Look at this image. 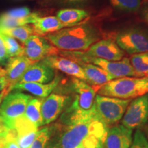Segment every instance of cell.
<instances>
[{
	"label": "cell",
	"instance_id": "32",
	"mask_svg": "<svg viewBox=\"0 0 148 148\" xmlns=\"http://www.w3.org/2000/svg\"><path fill=\"white\" fill-rule=\"evenodd\" d=\"M8 58L6 49H5L4 40H3L2 36L0 34V62L2 64H5Z\"/></svg>",
	"mask_w": 148,
	"mask_h": 148
},
{
	"label": "cell",
	"instance_id": "39",
	"mask_svg": "<svg viewBox=\"0 0 148 148\" xmlns=\"http://www.w3.org/2000/svg\"><path fill=\"white\" fill-rule=\"evenodd\" d=\"M145 78H146V79H147V80L148 81V75H146V76H145Z\"/></svg>",
	"mask_w": 148,
	"mask_h": 148
},
{
	"label": "cell",
	"instance_id": "9",
	"mask_svg": "<svg viewBox=\"0 0 148 148\" xmlns=\"http://www.w3.org/2000/svg\"><path fill=\"white\" fill-rule=\"evenodd\" d=\"M148 121V93L135 98L127 106L121 124L133 130L143 126Z\"/></svg>",
	"mask_w": 148,
	"mask_h": 148
},
{
	"label": "cell",
	"instance_id": "20",
	"mask_svg": "<svg viewBox=\"0 0 148 148\" xmlns=\"http://www.w3.org/2000/svg\"><path fill=\"white\" fill-rule=\"evenodd\" d=\"M60 82V77L55 76L52 81L47 84L36 82L17 83L14 85L12 90H25L40 98L47 97L57 87Z\"/></svg>",
	"mask_w": 148,
	"mask_h": 148
},
{
	"label": "cell",
	"instance_id": "12",
	"mask_svg": "<svg viewBox=\"0 0 148 148\" xmlns=\"http://www.w3.org/2000/svg\"><path fill=\"white\" fill-rule=\"evenodd\" d=\"M71 100L70 96L56 93H51L44 99L40 109L42 125L54 121L65 110Z\"/></svg>",
	"mask_w": 148,
	"mask_h": 148
},
{
	"label": "cell",
	"instance_id": "29",
	"mask_svg": "<svg viewBox=\"0 0 148 148\" xmlns=\"http://www.w3.org/2000/svg\"><path fill=\"white\" fill-rule=\"evenodd\" d=\"M130 148H148V139L141 130L136 129Z\"/></svg>",
	"mask_w": 148,
	"mask_h": 148
},
{
	"label": "cell",
	"instance_id": "24",
	"mask_svg": "<svg viewBox=\"0 0 148 148\" xmlns=\"http://www.w3.org/2000/svg\"><path fill=\"white\" fill-rule=\"evenodd\" d=\"M0 32L10 36L13 37V38L19 40L20 42H21L23 44L27 41V40L28 39L31 35L35 34L34 28L30 24L12 27V28L0 29Z\"/></svg>",
	"mask_w": 148,
	"mask_h": 148
},
{
	"label": "cell",
	"instance_id": "25",
	"mask_svg": "<svg viewBox=\"0 0 148 148\" xmlns=\"http://www.w3.org/2000/svg\"><path fill=\"white\" fill-rule=\"evenodd\" d=\"M130 61L138 77L148 75V51L131 55Z\"/></svg>",
	"mask_w": 148,
	"mask_h": 148
},
{
	"label": "cell",
	"instance_id": "10",
	"mask_svg": "<svg viewBox=\"0 0 148 148\" xmlns=\"http://www.w3.org/2000/svg\"><path fill=\"white\" fill-rule=\"evenodd\" d=\"M23 55L33 63L39 62L49 56L58 55L59 49L54 47L45 36L32 34L23 44Z\"/></svg>",
	"mask_w": 148,
	"mask_h": 148
},
{
	"label": "cell",
	"instance_id": "21",
	"mask_svg": "<svg viewBox=\"0 0 148 148\" xmlns=\"http://www.w3.org/2000/svg\"><path fill=\"white\" fill-rule=\"evenodd\" d=\"M90 13L83 8H65L59 10L56 17L61 22L69 24L71 26L84 23L85 20L89 18Z\"/></svg>",
	"mask_w": 148,
	"mask_h": 148
},
{
	"label": "cell",
	"instance_id": "28",
	"mask_svg": "<svg viewBox=\"0 0 148 148\" xmlns=\"http://www.w3.org/2000/svg\"><path fill=\"white\" fill-rule=\"evenodd\" d=\"M53 4L58 6L65 8H83L89 5L92 0H49Z\"/></svg>",
	"mask_w": 148,
	"mask_h": 148
},
{
	"label": "cell",
	"instance_id": "35",
	"mask_svg": "<svg viewBox=\"0 0 148 148\" xmlns=\"http://www.w3.org/2000/svg\"><path fill=\"white\" fill-rule=\"evenodd\" d=\"M9 129L11 128H9V127L6 125V124L4 123V121L0 118V133L6 132V131H8Z\"/></svg>",
	"mask_w": 148,
	"mask_h": 148
},
{
	"label": "cell",
	"instance_id": "4",
	"mask_svg": "<svg viewBox=\"0 0 148 148\" xmlns=\"http://www.w3.org/2000/svg\"><path fill=\"white\" fill-rule=\"evenodd\" d=\"M97 92L107 97L132 99L148 93V81L145 77H120L103 84Z\"/></svg>",
	"mask_w": 148,
	"mask_h": 148
},
{
	"label": "cell",
	"instance_id": "38",
	"mask_svg": "<svg viewBox=\"0 0 148 148\" xmlns=\"http://www.w3.org/2000/svg\"><path fill=\"white\" fill-rule=\"evenodd\" d=\"M99 148H106V147H105V146H104V144H103V145H101L99 146Z\"/></svg>",
	"mask_w": 148,
	"mask_h": 148
},
{
	"label": "cell",
	"instance_id": "27",
	"mask_svg": "<svg viewBox=\"0 0 148 148\" xmlns=\"http://www.w3.org/2000/svg\"><path fill=\"white\" fill-rule=\"evenodd\" d=\"M50 135V127H45L39 130L30 148H46Z\"/></svg>",
	"mask_w": 148,
	"mask_h": 148
},
{
	"label": "cell",
	"instance_id": "8",
	"mask_svg": "<svg viewBox=\"0 0 148 148\" xmlns=\"http://www.w3.org/2000/svg\"><path fill=\"white\" fill-rule=\"evenodd\" d=\"M32 96L19 91L8 93L0 106V118L9 128H14V122L23 115Z\"/></svg>",
	"mask_w": 148,
	"mask_h": 148
},
{
	"label": "cell",
	"instance_id": "37",
	"mask_svg": "<svg viewBox=\"0 0 148 148\" xmlns=\"http://www.w3.org/2000/svg\"><path fill=\"white\" fill-rule=\"evenodd\" d=\"M75 148H95V147H92L91 146H89V145H82V146H79V147H75Z\"/></svg>",
	"mask_w": 148,
	"mask_h": 148
},
{
	"label": "cell",
	"instance_id": "18",
	"mask_svg": "<svg viewBox=\"0 0 148 148\" xmlns=\"http://www.w3.org/2000/svg\"><path fill=\"white\" fill-rule=\"evenodd\" d=\"M75 62H77L83 69L86 77L85 82H87L92 87L95 88L97 92L101 86L112 79H114L108 72L95 64L86 63L81 61H75Z\"/></svg>",
	"mask_w": 148,
	"mask_h": 148
},
{
	"label": "cell",
	"instance_id": "14",
	"mask_svg": "<svg viewBox=\"0 0 148 148\" xmlns=\"http://www.w3.org/2000/svg\"><path fill=\"white\" fill-rule=\"evenodd\" d=\"M40 61L54 70H58L73 77L86 81V77L81 66L71 59L58 55H53L46 57Z\"/></svg>",
	"mask_w": 148,
	"mask_h": 148
},
{
	"label": "cell",
	"instance_id": "5",
	"mask_svg": "<svg viewBox=\"0 0 148 148\" xmlns=\"http://www.w3.org/2000/svg\"><path fill=\"white\" fill-rule=\"evenodd\" d=\"M131 101L97 95L95 99L96 119L108 128L117 124Z\"/></svg>",
	"mask_w": 148,
	"mask_h": 148
},
{
	"label": "cell",
	"instance_id": "17",
	"mask_svg": "<svg viewBox=\"0 0 148 148\" xmlns=\"http://www.w3.org/2000/svg\"><path fill=\"white\" fill-rule=\"evenodd\" d=\"M14 128L17 134L20 148H30L36 136L38 127L29 121L23 114L16 119Z\"/></svg>",
	"mask_w": 148,
	"mask_h": 148
},
{
	"label": "cell",
	"instance_id": "40",
	"mask_svg": "<svg viewBox=\"0 0 148 148\" xmlns=\"http://www.w3.org/2000/svg\"><path fill=\"white\" fill-rule=\"evenodd\" d=\"M147 139H148V133H147Z\"/></svg>",
	"mask_w": 148,
	"mask_h": 148
},
{
	"label": "cell",
	"instance_id": "7",
	"mask_svg": "<svg viewBox=\"0 0 148 148\" xmlns=\"http://www.w3.org/2000/svg\"><path fill=\"white\" fill-rule=\"evenodd\" d=\"M114 39L122 50L130 55L148 51V30L140 26L122 28L116 33Z\"/></svg>",
	"mask_w": 148,
	"mask_h": 148
},
{
	"label": "cell",
	"instance_id": "1",
	"mask_svg": "<svg viewBox=\"0 0 148 148\" xmlns=\"http://www.w3.org/2000/svg\"><path fill=\"white\" fill-rule=\"evenodd\" d=\"M49 127L46 148H75L84 145L99 148L104 144L108 130L97 119L69 125L58 122Z\"/></svg>",
	"mask_w": 148,
	"mask_h": 148
},
{
	"label": "cell",
	"instance_id": "16",
	"mask_svg": "<svg viewBox=\"0 0 148 148\" xmlns=\"http://www.w3.org/2000/svg\"><path fill=\"white\" fill-rule=\"evenodd\" d=\"M55 77V70L42 61L32 64L18 83L36 82L47 84ZM17 84V83H16Z\"/></svg>",
	"mask_w": 148,
	"mask_h": 148
},
{
	"label": "cell",
	"instance_id": "26",
	"mask_svg": "<svg viewBox=\"0 0 148 148\" xmlns=\"http://www.w3.org/2000/svg\"><path fill=\"white\" fill-rule=\"evenodd\" d=\"M0 34H1L3 40H4L5 49H6L8 58H12V57L23 55V45H20L13 37L3 34L1 32H0Z\"/></svg>",
	"mask_w": 148,
	"mask_h": 148
},
{
	"label": "cell",
	"instance_id": "22",
	"mask_svg": "<svg viewBox=\"0 0 148 148\" xmlns=\"http://www.w3.org/2000/svg\"><path fill=\"white\" fill-rule=\"evenodd\" d=\"M43 98H32L27 103L23 115L26 119L36 127L42 126L41 105Z\"/></svg>",
	"mask_w": 148,
	"mask_h": 148
},
{
	"label": "cell",
	"instance_id": "30",
	"mask_svg": "<svg viewBox=\"0 0 148 148\" xmlns=\"http://www.w3.org/2000/svg\"><path fill=\"white\" fill-rule=\"evenodd\" d=\"M5 148H20L18 143L17 134L14 128L8 130L7 132Z\"/></svg>",
	"mask_w": 148,
	"mask_h": 148
},
{
	"label": "cell",
	"instance_id": "6",
	"mask_svg": "<svg viewBox=\"0 0 148 148\" xmlns=\"http://www.w3.org/2000/svg\"><path fill=\"white\" fill-rule=\"evenodd\" d=\"M62 53L64 56L73 58L74 61H81L95 64L108 72L114 79L123 77H138L130 63V58L127 57H123L119 61H110L99 58L85 56L81 51H59V55Z\"/></svg>",
	"mask_w": 148,
	"mask_h": 148
},
{
	"label": "cell",
	"instance_id": "3",
	"mask_svg": "<svg viewBox=\"0 0 148 148\" xmlns=\"http://www.w3.org/2000/svg\"><path fill=\"white\" fill-rule=\"evenodd\" d=\"M100 29L84 22L66 27L45 36L52 45L61 51H84L101 39Z\"/></svg>",
	"mask_w": 148,
	"mask_h": 148
},
{
	"label": "cell",
	"instance_id": "13",
	"mask_svg": "<svg viewBox=\"0 0 148 148\" xmlns=\"http://www.w3.org/2000/svg\"><path fill=\"white\" fill-rule=\"evenodd\" d=\"M34 64L24 55L10 58L5 69L0 67V77H3L8 84V90H12L14 85L18 83L27 69Z\"/></svg>",
	"mask_w": 148,
	"mask_h": 148
},
{
	"label": "cell",
	"instance_id": "15",
	"mask_svg": "<svg viewBox=\"0 0 148 148\" xmlns=\"http://www.w3.org/2000/svg\"><path fill=\"white\" fill-rule=\"evenodd\" d=\"M132 143V130L122 124L109 127L104 142L106 148H130Z\"/></svg>",
	"mask_w": 148,
	"mask_h": 148
},
{
	"label": "cell",
	"instance_id": "41",
	"mask_svg": "<svg viewBox=\"0 0 148 148\" xmlns=\"http://www.w3.org/2000/svg\"><path fill=\"white\" fill-rule=\"evenodd\" d=\"M147 1H148V0H147Z\"/></svg>",
	"mask_w": 148,
	"mask_h": 148
},
{
	"label": "cell",
	"instance_id": "31",
	"mask_svg": "<svg viewBox=\"0 0 148 148\" xmlns=\"http://www.w3.org/2000/svg\"><path fill=\"white\" fill-rule=\"evenodd\" d=\"M138 12L141 19L148 24V1L147 0H143Z\"/></svg>",
	"mask_w": 148,
	"mask_h": 148
},
{
	"label": "cell",
	"instance_id": "34",
	"mask_svg": "<svg viewBox=\"0 0 148 148\" xmlns=\"http://www.w3.org/2000/svg\"><path fill=\"white\" fill-rule=\"evenodd\" d=\"M4 88H8V84L4 77H0V91L3 90Z\"/></svg>",
	"mask_w": 148,
	"mask_h": 148
},
{
	"label": "cell",
	"instance_id": "2",
	"mask_svg": "<svg viewBox=\"0 0 148 148\" xmlns=\"http://www.w3.org/2000/svg\"><path fill=\"white\" fill-rule=\"evenodd\" d=\"M71 90L75 92L73 100L70 101L62 114L58 123L69 125L96 119L95 99L97 90L82 79L73 77Z\"/></svg>",
	"mask_w": 148,
	"mask_h": 148
},
{
	"label": "cell",
	"instance_id": "19",
	"mask_svg": "<svg viewBox=\"0 0 148 148\" xmlns=\"http://www.w3.org/2000/svg\"><path fill=\"white\" fill-rule=\"evenodd\" d=\"M34 34L40 36H47V34L56 32L66 27H72L69 24L61 22L56 16H38L32 24Z\"/></svg>",
	"mask_w": 148,
	"mask_h": 148
},
{
	"label": "cell",
	"instance_id": "11",
	"mask_svg": "<svg viewBox=\"0 0 148 148\" xmlns=\"http://www.w3.org/2000/svg\"><path fill=\"white\" fill-rule=\"evenodd\" d=\"M85 56L94 57L110 61H119L125 52L118 46L114 38L100 39L90 46L87 50L81 51Z\"/></svg>",
	"mask_w": 148,
	"mask_h": 148
},
{
	"label": "cell",
	"instance_id": "33",
	"mask_svg": "<svg viewBox=\"0 0 148 148\" xmlns=\"http://www.w3.org/2000/svg\"><path fill=\"white\" fill-rule=\"evenodd\" d=\"M7 132L8 131H6L5 132L0 133V148H5V143H6Z\"/></svg>",
	"mask_w": 148,
	"mask_h": 148
},
{
	"label": "cell",
	"instance_id": "36",
	"mask_svg": "<svg viewBox=\"0 0 148 148\" xmlns=\"http://www.w3.org/2000/svg\"><path fill=\"white\" fill-rule=\"evenodd\" d=\"M9 92H10V90H9L8 88H4V89L2 90V92L0 93V103H1V101H3V98H4L5 96H6L7 94L9 93Z\"/></svg>",
	"mask_w": 148,
	"mask_h": 148
},
{
	"label": "cell",
	"instance_id": "23",
	"mask_svg": "<svg viewBox=\"0 0 148 148\" xmlns=\"http://www.w3.org/2000/svg\"><path fill=\"white\" fill-rule=\"evenodd\" d=\"M111 8L119 13L138 12L143 0H108Z\"/></svg>",
	"mask_w": 148,
	"mask_h": 148
}]
</instances>
